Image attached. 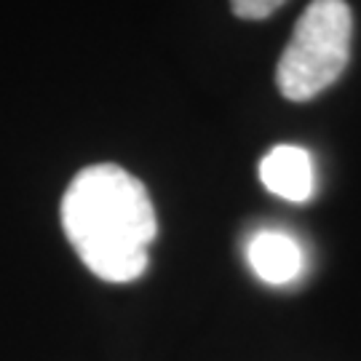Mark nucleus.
<instances>
[{
	"label": "nucleus",
	"instance_id": "f03ea898",
	"mask_svg": "<svg viewBox=\"0 0 361 361\" xmlns=\"http://www.w3.org/2000/svg\"><path fill=\"white\" fill-rule=\"evenodd\" d=\"M353 13L345 0H313L297 19L279 59L276 83L292 102H308L332 86L350 59Z\"/></svg>",
	"mask_w": 361,
	"mask_h": 361
},
{
	"label": "nucleus",
	"instance_id": "f257e3e1",
	"mask_svg": "<svg viewBox=\"0 0 361 361\" xmlns=\"http://www.w3.org/2000/svg\"><path fill=\"white\" fill-rule=\"evenodd\" d=\"M62 228L97 279L126 284L147 268L158 222L145 185L116 164L78 171L62 198Z\"/></svg>",
	"mask_w": 361,
	"mask_h": 361
},
{
	"label": "nucleus",
	"instance_id": "7ed1b4c3",
	"mask_svg": "<svg viewBox=\"0 0 361 361\" xmlns=\"http://www.w3.org/2000/svg\"><path fill=\"white\" fill-rule=\"evenodd\" d=\"M259 180L273 195L292 204H305L316 193L313 158L297 145H276L259 164Z\"/></svg>",
	"mask_w": 361,
	"mask_h": 361
},
{
	"label": "nucleus",
	"instance_id": "20e7f679",
	"mask_svg": "<svg viewBox=\"0 0 361 361\" xmlns=\"http://www.w3.org/2000/svg\"><path fill=\"white\" fill-rule=\"evenodd\" d=\"M246 259L252 271L268 284H289L302 271V249L292 235L279 231L257 233L246 246Z\"/></svg>",
	"mask_w": 361,
	"mask_h": 361
},
{
	"label": "nucleus",
	"instance_id": "39448f33",
	"mask_svg": "<svg viewBox=\"0 0 361 361\" xmlns=\"http://www.w3.org/2000/svg\"><path fill=\"white\" fill-rule=\"evenodd\" d=\"M286 0H231L233 13L238 19H268L276 13Z\"/></svg>",
	"mask_w": 361,
	"mask_h": 361
}]
</instances>
